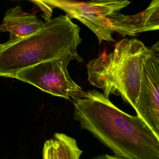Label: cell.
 Here are the masks:
<instances>
[{
    "label": "cell",
    "instance_id": "obj_1",
    "mask_svg": "<svg viewBox=\"0 0 159 159\" xmlns=\"http://www.w3.org/2000/svg\"><path fill=\"white\" fill-rule=\"evenodd\" d=\"M73 118L82 129L125 159H159V140L138 115L117 108L103 93L86 92L73 102Z\"/></svg>",
    "mask_w": 159,
    "mask_h": 159
},
{
    "label": "cell",
    "instance_id": "obj_2",
    "mask_svg": "<svg viewBox=\"0 0 159 159\" xmlns=\"http://www.w3.org/2000/svg\"><path fill=\"white\" fill-rule=\"evenodd\" d=\"M80 28L66 15L45 21L35 33L0 45V76L12 78L29 66L70 53L78 62L83 61L77 53L82 39Z\"/></svg>",
    "mask_w": 159,
    "mask_h": 159
},
{
    "label": "cell",
    "instance_id": "obj_3",
    "mask_svg": "<svg viewBox=\"0 0 159 159\" xmlns=\"http://www.w3.org/2000/svg\"><path fill=\"white\" fill-rule=\"evenodd\" d=\"M150 53V48L142 41L124 38L112 52L89 61L88 81L102 89L106 98L120 95L134 109L140 91L143 66Z\"/></svg>",
    "mask_w": 159,
    "mask_h": 159
},
{
    "label": "cell",
    "instance_id": "obj_4",
    "mask_svg": "<svg viewBox=\"0 0 159 159\" xmlns=\"http://www.w3.org/2000/svg\"><path fill=\"white\" fill-rule=\"evenodd\" d=\"M78 59L68 53L18 71L12 78L32 84L53 96L73 102L83 98L86 92L71 78L67 70L69 62Z\"/></svg>",
    "mask_w": 159,
    "mask_h": 159
},
{
    "label": "cell",
    "instance_id": "obj_5",
    "mask_svg": "<svg viewBox=\"0 0 159 159\" xmlns=\"http://www.w3.org/2000/svg\"><path fill=\"white\" fill-rule=\"evenodd\" d=\"M52 8L58 7L66 12L70 19H76L92 30L98 38L99 44L103 40L115 42L112 34L115 32L109 18L119 13L129 5V1H93L76 2L71 1H44Z\"/></svg>",
    "mask_w": 159,
    "mask_h": 159
},
{
    "label": "cell",
    "instance_id": "obj_6",
    "mask_svg": "<svg viewBox=\"0 0 159 159\" xmlns=\"http://www.w3.org/2000/svg\"><path fill=\"white\" fill-rule=\"evenodd\" d=\"M134 109L159 140V62L151 53L143 66L140 91Z\"/></svg>",
    "mask_w": 159,
    "mask_h": 159
},
{
    "label": "cell",
    "instance_id": "obj_7",
    "mask_svg": "<svg viewBox=\"0 0 159 159\" xmlns=\"http://www.w3.org/2000/svg\"><path fill=\"white\" fill-rule=\"evenodd\" d=\"M109 22L114 31L124 37L159 30V0L152 1L147 9L135 15L114 14Z\"/></svg>",
    "mask_w": 159,
    "mask_h": 159
},
{
    "label": "cell",
    "instance_id": "obj_8",
    "mask_svg": "<svg viewBox=\"0 0 159 159\" xmlns=\"http://www.w3.org/2000/svg\"><path fill=\"white\" fill-rule=\"evenodd\" d=\"M44 24L35 13L24 11L20 6L9 9L5 13L0 27L1 32L9 33L8 41L20 40L32 35Z\"/></svg>",
    "mask_w": 159,
    "mask_h": 159
},
{
    "label": "cell",
    "instance_id": "obj_9",
    "mask_svg": "<svg viewBox=\"0 0 159 159\" xmlns=\"http://www.w3.org/2000/svg\"><path fill=\"white\" fill-rule=\"evenodd\" d=\"M81 153L74 138L59 132L44 143L42 150L43 159H80Z\"/></svg>",
    "mask_w": 159,
    "mask_h": 159
},
{
    "label": "cell",
    "instance_id": "obj_10",
    "mask_svg": "<svg viewBox=\"0 0 159 159\" xmlns=\"http://www.w3.org/2000/svg\"><path fill=\"white\" fill-rule=\"evenodd\" d=\"M32 2L37 4V5L43 11L42 17L45 19V21L51 20V16L52 13V9L50 6L47 4L44 1H32Z\"/></svg>",
    "mask_w": 159,
    "mask_h": 159
},
{
    "label": "cell",
    "instance_id": "obj_11",
    "mask_svg": "<svg viewBox=\"0 0 159 159\" xmlns=\"http://www.w3.org/2000/svg\"><path fill=\"white\" fill-rule=\"evenodd\" d=\"M150 53L159 62V40L150 48Z\"/></svg>",
    "mask_w": 159,
    "mask_h": 159
},
{
    "label": "cell",
    "instance_id": "obj_12",
    "mask_svg": "<svg viewBox=\"0 0 159 159\" xmlns=\"http://www.w3.org/2000/svg\"><path fill=\"white\" fill-rule=\"evenodd\" d=\"M89 159H125V158L117 157L115 155H109V154H101V155L93 157L92 158H91Z\"/></svg>",
    "mask_w": 159,
    "mask_h": 159
}]
</instances>
